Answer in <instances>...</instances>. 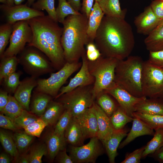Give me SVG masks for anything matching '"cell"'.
<instances>
[{"mask_svg": "<svg viewBox=\"0 0 163 163\" xmlns=\"http://www.w3.org/2000/svg\"><path fill=\"white\" fill-rule=\"evenodd\" d=\"M10 162V159L7 154L4 153H2L0 154V163H9Z\"/></svg>", "mask_w": 163, "mask_h": 163, "instance_id": "56", "label": "cell"}, {"mask_svg": "<svg viewBox=\"0 0 163 163\" xmlns=\"http://www.w3.org/2000/svg\"><path fill=\"white\" fill-rule=\"evenodd\" d=\"M32 37V30L27 21L14 24L9 46L1 58L16 56L23 50L27 43L30 42Z\"/></svg>", "mask_w": 163, "mask_h": 163, "instance_id": "10", "label": "cell"}, {"mask_svg": "<svg viewBox=\"0 0 163 163\" xmlns=\"http://www.w3.org/2000/svg\"><path fill=\"white\" fill-rule=\"evenodd\" d=\"M51 96L42 92L35 91L31 105V112L38 116L44 113L50 102Z\"/></svg>", "mask_w": 163, "mask_h": 163, "instance_id": "28", "label": "cell"}, {"mask_svg": "<svg viewBox=\"0 0 163 163\" xmlns=\"http://www.w3.org/2000/svg\"><path fill=\"white\" fill-rule=\"evenodd\" d=\"M39 119L35 115L24 109L21 114L15 118L14 121L18 128H23Z\"/></svg>", "mask_w": 163, "mask_h": 163, "instance_id": "39", "label": "cell"}, {"mask_svg": "<svg viewBox=\"0 0 163 163\" xmlns=\"http://www.w3.org/2000/svg\"><path fill=\"white\" fill-rule=\"evenodd\" d=\"M14 3L16 5H21L24 0H14Z\"/></svg>", "mask_w": 163, "mask_h": 163, "instance_id": "57", "label": "cell"}, {"mask_svg": "<svg viewBox=\"0 0 163 163\" xmlns=\"http://www.w3.org/2000/svg\"><path fill=\"white\" fill-rule=\"evenodd\" d=\"M153 138L145 145L142 158L151 155L163 146V128L155 130Z\"/></svg>", "mask_w": 163, "mask_h": 163, "instance_id": "29", "label": "cell"}, {"mask_svg": "<svg viewBox=\"0 0 163 163\" xmlns=\"http://www.w3.org/2000/svg\"><path fill=\"white\" fill-rule=\"evenodd\" d=\"M97 137L90 138L85 145L79 146H70V156L74 163H95L97 158L102 155L104 149Z\"/></svg>", "mask_w": 163, "mask_h": 163, "instance_id": "11", "label": "cell"}, {"mask_svg": "<svg viewBox=\"0 0 163 163\" xmlns=\"http://www.w3.org/2000/svg\"><path fill=\"white\" fill-rule=\"evenodd\" d=\"M34 136L24 132H17L13 138L18 150L20 152L26 149L32 141Z\"/></svg>", "mask_w": 163, "mask_h": 163, "instance_id": "40", "label": "cell"}, {"mask_svg": "<svg viewBox=\"0 0 163 163\" xmlns=\"http://www.w3.org/2000/svg\"><path fill=\"white\" fill-rule=\"evenodd\" d=\"M119 60L102 55L94 61L88 60L89 72L95 80L92 92L95 99L114 83L115 69Z\"/></svg>", "mask_w": 163, "mask_h": 163, "instance_id": "5", "label": "cell"}, {"mask_svg": "<svg viewBox=\"0 0 163 163\" xmlns=\"http://www.w3.org/2000/svg\"><path fill=\"white\" fill-rule=\"evenodd\" d=\"M149 53L148 61L163 69V50L150 51Z\"/></svg>", "mask_w": 163, "mask_h": 163, "instance_id": "47", "label": "cell"}, {"mask_svg": "<svg viewBox=\"0 0 163 163\" xmlns=\"http://www.w3.org/2000/svg\"><path fill=\"white\" fill-rule=\"evenodd\" d=\"M32 33L28 46L44 53L54 68L60 69L66 63L61 43L62 28L48 15L36 17L27 21Z\"/></svg>", "mask_w": 163, "mask_h": 163, "instance_id": "2", "label": "cell"}, {"mask_svg": "<svg viewBox=\"0 0 163 163\" xmlns=\"http://www.w3.org/2000/svg\"><path fill=\"white\" fill-rule=\"evenodd\" d=\"M35 0H27L26 4L27 5L30 7L31 5H32L34 3Z\"/></svg>", "mask_w": 163, "mask_h": 163, "instance_id": "58", "label": "cell"}, {"mask_svg": "<svg viewBox=\"0 0 163 163\" xmlns=\"http://www.w3.org/2000/svg\"><path fill=\"white\" fill-rule=\"evenodd\" d=\"M24 108L14 97L9 95L8 102L1 113L14 120L19 115Z\"/></svg>", "mask_w": 163, "mask_h": 163, "instance_id": "35", "label": "cell"}, {"mask_svg": "<svg viewBox=\"0 0 163 163\" xmlns=\"http://www.w3.org/2000/svg\"><path fill=\"white\" fill-rule=\"evenodd\" d=\"M58 5L56 9L58 22L62 24L68 16L79 14L81 13L75 11L66 0H58Z\"/></svg>", "mask_w": 163, "mask_h": 163, "instance_id": "34", "label": "cell"}, {"mask_svg": "<svg viewBox=\"0 0 163 163\" xmlns=\"http://www.w3.org/2000/svg\"><path fill=\"white\" fill-rule=\"evenodd\" d=\"M46 126V123L40 118L25 127L24 129V131L28 134L39 137Z\"/></svg>", "mask_w": 163, "mask_h": 163, "instance_id": "44", "label": "cell"}, {"mask_svg": "<svg viewBox=\"0 0 163 163\" xmlns=\"http://www.w3.org/2000/svg\"><path fill=\"white\" fill-rule=\"evenodd\" d=\"M160 21L149 5L135 18L134 24L138 33L148 35L157 27Z\"/></svg>", "mask_w": 163, "mask_h": 163, "instance_id": "15", "label": "cell"}, {"mask_svg": "<svg viewBox=\"0 0 163 163\" xmlns=\"http://www.w3.org/2000/svg\"><path fill=\"white\" fill-rule=\"evenodd\" d=\"M153 12L161 21L163 19V0H154L150 5Z\"/></svg>", "mask_w": 163, "mask_h": 163, "instance_id": "49", "label": "cell"}, {"mask_svg": "<svg viewBox=\"0 0 163 163\" xmlns=\"http://www.w3.org/2000/svg\"><path fill=\"white\" fill-rule=\"evenodd\" d=\"M133 117H137L153 130L163 128L162 115L149 114L135 111L133 113Z\"/></svg>", "mask_w": 163, "mask_h": 163, "instance_id": "31", "label": "cell"}, {"mask_svg": "<svg viewBox=\"0 0 163 163\" xmlns=\"http://www.w3.org/2000/svg\"><path fill=\"white\" fill-rule=\"evenodd\" d=\"M128 130L123 128L119 130H114L110 136L102 142L105 148L110 163L115 162V158L118 154L117 149L121 140L127 136Z\"/></svg>", "mask_w": 163, "mask_h": 163, "instance_id": "19", "label": "cell"}, {"mask_svg": "<svg viewBox=\"0 0 163 163\" xmlns=\"http://www.w3.org/2000/svg\"><path fill=\"white\" fill-rule=\"evenodd\" d=\"M31 76L22 81L16 89L14 97L24 109L28 111L31 92L37 85V80Z\"/></svg>", "mask_w": 163, "mask_h": 163, "instance_id": "17", "label": "cell"}, {"mask_svg": "<svg viewBox=\"0 0 163 163\" xmlns=\"http://www.w3.org/2000/svg\"><path fill=\"white\" fill-rule=\"evenodd\" d=\"M92 106L96 116L97 123V137L102 142L110 136L114 129L110 117L98 104L94 102Z\"/></svg>", "mask_w": 163, "mask_h": 163, "instance_id": "18", "label": "cell"}, {"mask_svg": "<svg viewBox=\"0 0 163 163\" xmlns=\"http://www.w3.org/2000/svg\"><path fill=\"white\" fill-rule=\"evenodd\" d=\"M72 117L70 112L65 110L56 124L54 132L59 135H64L65 130Z\"/></svg>", "mask_w": 163, "mask_h": 163, "instance_id": "42", "label": "cell"}, {"mask_svg": "<svg viewBox=\"0 0 163 163\" xmlns=\"http://www.w3.org/2000/svg\"><path fill=\"white\" fill-rule=\"evenodd\" d=\"M145 146L137 149L126 156L124 159L121 163H139L142 158Z\"/></svg>", "mask_w": 163, "mask_h": 163, "instance_id": "45", "label": "cell"}, {"mask_svg": "<svg viewBox=\"0 0 163 163\" xmlns=\"http://www.w3.org/2000/svg\"><path fill=\"white\" fill-rule=\"evenodd\" d=\"M81 58L82 65L79 71L74 77L71 79L67 85L61 88L59 93L55 97L56 99L79 87L89 86L94 84V78L91 74L89 70L86 52L82 55Z\"/></svg>", "mask_w": 163, "mask_h": 163, "instance_id": "14", "label": "cell"}, {"mask_svg": "<svg viewBox=\"0 0 163 163\" xmlns=\"http://www.w3.org/2000/svg\"><path fill=\"white\" fill-rule=\"evenodd\" d=\"M0 2L3 3L4 4L8 5V2L7 0H0Z\"/></svg>", "mask_w": 163, "mask_h": 163, "instance_id": "59", "label": "cell"}, {"mask_svg": "<svg viewBox=\"0 0 163 163\" xmlns=\"http://www.w3.org/2000/svg\"><path fill=\"white\" fill-rule=\"evenodd\" d=\"M144 43L149 52L163 50V26L155 29L144 39Z\"/></svg>", "mask_w": 163, "mask_h": 163, "instance_id": "26", "label": "cell"}, {"mask_svg": "<svg viewBox=\"0 0 163 163\" xmlns=\"http://www.w3.org/2000/svg\"><path fill=\"white\" fill-rule=\"evenodd\" d=\"M94 0H83L81 10L88 18L93 6Z\"/></svg>", "mask_w": 163, "mask_h": 163, "instance_id": "51", "label": "cell"}, {"mask_svg": "<svg viewBox=\"0 0 163 163\" xmlns=\"http://www.w3.org/2000/svg\"><path fill=\"white\" fill-rule=\"evenodd\" d=\"M135 111L163 115V99L159 98H146L136 106Z\"/></svg>", "mask_w": 163, "mask_h": 163, "instance_id": "24", "label": "cell"}, {"mask_svg": "<svg viewBox=\"0 0 163 163\" xmlns=\"http://www.w3.org/2000/svg\"><path fill=\"white\" fill-rule=\"evenodd\" d=\"M133 117L128 115L119 106L110 117V120L115 130L123 128L125 126L133 120Z\"/></svg>", "mask_w": 163, "mask_h": 163, "instance_id": "30", "label": "cell"}, {"mask_svg": "<svg viewBox=\"0 0 163 163\" xmlns=\"http://www.w3.org/2000/svg\"><path fill=\"white\" fill-rule=\"evenodd\" d=\"M82 62H66L57 72L52 73L46 79L37 80L35 91L43 92L55 97L69 78L81 67Z\"/></svg>", "mask_w": 163, "mask_h": 163, "instance_id": "8", "label": "cell"}, {"mask_svg": "<svg viewBox=\"0 0 163 163\" xmlns=\"http://www.w3.org/2000/svg\"><path fill=\"white\" fill-rule=\"evenodd\" d=\"M104 91L113 96L119 106L129 116L133 117L136 106L147 98L145 96L135 97L114 82Z\"/></svg>", "mask_w": 163, "mask_h": 163, "instance_id": "12", "label": "cell"}, {"mask_svg": "<svg viewBox=\"0 0 163 163\" xmlns=\"http://www.w3.org/2000/svg\"><path fill=\"white\" fill-rule=\"evenodd\" d=\"M144 62L138 56L119 60L115 69L114 82L135 97L144 96L142 84Z\"/></svg>", "mask_w": 163, "mask_h": 163, "instance_id": "4", "label": "cell"}, {"mask_svg": "<svg viewBox=\"0 0 163 163\" xmlns=\"http://www.w3.org/2000/svg\"><path fill=\"white\" fill-rule=\"evenodd\" d=\"M151 155L154 159L159 162L163 163V146Z\"/></svg>", "mask_w": 163, "mask_h": 163, "instance_id": "53", "label": "cell"}, {"mask_svg": "<svg viewBox=\"0 0 163 163\" xmlns=\"http://www.w3.org/2000/svg\"><path fill=\"white\" fill-rule=\"evenodd\" d=\"M104 15V14L98 2L95 1L88 18L87 44L91 42H94L97 30Z\"/></svg>", "mask_w": 163, "mask_h": 163, "instance_id": "21", "label": "cell"}, {"mask_svg": "<svg viewBox=\"0 0 163 163\" xmlns=\"http://www.w3.org/2000/svg\"><path fill=\"white\" fill-rule=\"evenodd\" d=\"M97 103L110 117L117 109V107L109 94L103 91L96 97Z\"/></svg>", "mask_w": 163, "mask_h": 163, "instance_id": "33", "label": "cell"}, {"mask_svg": "<svg viewBox=\"0 0 163 163\" xmlns=\"http://www.w3.org/2000/svg\"><path fill=\"white\" fill-rule=\"evenodd\" d=\"M38 50L28 46L21 52L18 58L19 63L22 66L24 71L35 78L52 72L54 68L50 61Z\"/></svg>", "mask_w": 163, "mask_h": 163, "instance_id": "7", "label": "cell"}, {"mask_svg": "<svg viewBox=\"0 0 163 163\" xmlns=\"http://www.w3.org/2000/svg\"><path fill=\"white\" fill-rule=\"evenodd\" d=\"M21 74L20 72H15L3 79L1 82L3 81V84L6 91L8 92L14 93L20 83L19 78Z\"/></svg>", "mask_w": 163, "mask_h": 163, "instance_id": "41", "label": "cell"}, {"mask_svg": "<svg viewBox=\"0 0 163 163\" xmlns=\"http://www.w3.org/2000/svg\"><path fill=\"white\" fill-rule=\"evenodd\" d=\"M0 8L5 14L7 23L11 24L45 15L43 12L30 8L26 4L13 6L3 4L0 5Z\"/></svg>", "mask_w": 163, "mask_h": 163, "instance_id": "13", "label": "cell"}, {"mask_svg": "<svg viewBox=\"0 0 163 163\" xmlns=\"http://www.w3.org/2000/svg\"><path fill=\"white\" fill-rule=\"evenodd\" d=\"M56 156H57V159L58 163H74L70 156L67 154L66 148L60 151Z\"/></svg>", "mask_w": 163, "mask_h": 163, "instance_id": "50", "label": "cell"}, {"mask_svg": "<svg viewBox=\"0 0 163 163\" xmlns=\"http://www.w3.org/2000/svg\"><path fill=\"white\" fill-rule=\"evenodd\" d=\"M72 7L76 11L79 12L81 10L80 0H66Z\"/></svg>", "mask_w": 163, "mask_h": 163, "instance_id": "54", "label": "cell"}, {"mask_svg": "<svg viewBox=\"0 0 163 163\" xmlns=\"http://www.w3.org/2000/svg\"><path fill=\"white\" fill-rule=\"evenodd\" d=\"M32 8L39 11L45 10L51 19L58 22L54 0H38L33 4Z\"/></svg>", "mask_w": 163, "mask_h": 163, "instance_id": "37", "label": "cell"}, {"mask_svg": "<svg viewBox=\"0 0 163 163\" xmlns=\"http://www.w3.org/2000/svg\"><path fill=\"white\" fill-rule=\"evenodd\" d=\"M17 162L20 163H30L29 154H25L23 155L18 159Z\"/></svg>", "mask_w": 163, "mask_h": 163, "instance_id": "55", "label": "cell"}, {"mask_svg": "<svg viewBox=\"0 0 163 163\" xmlns=\"http://www.w3.org/2000/svg\"><path fill=\"white\" fill-rule=\"evenodd\" d=\"M66 141L64 135H59L53 131L49 133L46 139L47 153L53 161L59 152L65 148Z\"/></svg>", "mask_w": 163, "mask_h": 163, "instance_id": "23", "label": "cell"}, {"mask_svg": "<svg viewBox=\"0 0 163 163\" xmlns=\"http://www.w3.org/2000/svg\"><path fill=\"white\" fill-rule=\"evenodd\" d=\"M142 84L143 96L163 99V69L144 61Z\"/></svg>", "mask_w": 163, "mask_h": 163, "instance_id": "9", "label": "cell"}, {"mask_svg": "<svg viewBox=\"0 0 163 163\" xmlns=\"http://www.w3.org/2000/svg\"><path fill=\"white\" fill-rule=\"evenodd\" d=\"M98 2L105 15L125 19L126 11L121 9L119 0H101Z\"/></svg>", "mask_w": 163, "mask_h": 163, "instance_id": "27", "label": "cell"}, {"mask_svg": "<svg viewBox=\"0 0 163 163\" xmlns=\"http://www.w3.org/2000/svg\"><path fill=\"white\" fill-rule=\"evenodd\" d=\"M65 110L62 104L59 101H51L40 118L47 126L56 124Z\"/></svg>", "mask_w": 163, "mask_h": 163, "instance_id": "25", "label": "cell"}, {"mask_svg": "<svg viewBox=\"0 0 163 163\" xmlns=\"http://www.w3.org/2000/svg\"><path fill=\"white\" fill-rule=\"evenodd\" d=\"M132 126L125 139L119 146V149H122L133 141L137 137L144 135H154L153 129L147 126L140 119L133 117Z\"/></svg>", "mask_w": 163, "mask_h": 163, "instance_id": "20", "label": "cell"}, {"mask_svg": "<svg viewBox=\"0 0 163 163\" xmlns=\"http://www.w3.org/2000/svg\"><path fill=\"white\" fill-rule=\"evenodd\" d=\"M0 141L5 151L11 156L16 158L18 152L15 142L11 136L8 133L2 130L0 132Z\"/></svg>", "mask_w": 163, "mask_h": 163, "instance_id": "36", "label": "cell"}, {"mask_svg": "<svg viewBox=\"0 0 163 163\" xmlns=\"http://www.w3.org/2000/svg\"><path fill=\"white\" fill-rule=\"evenodd\" d=\"M0 126L12 130H15L18 129L14 123L13 119L2 113L0 114Z\"/></svg>", "mask_w": 163, "mask_h": 163, "instance_id": "48", "label": "cell"}, {"mask_svg": "<svg viewBox=\"0 0 163 163\" xmlns=\"http://www.w3.org/2000/svg\"><path fill=\"white\" fill-rule=\"evenodd\" d=\"M93 86L77 87L58 97V101L62 104L65 110L70 112L73 117H75L92 106L95 99Z\"/></svg>", "mask_w": 163, "mask_h": 163, "instance_id": "6", "label": "cell"}, {"mask_svg": "<svg viewBox=\"0 0 163 163\" xmlns=\"http://www.w3.org/2000/svg\"><path fill=\"white\" fill-rule=\"evenodd\" d=\"M74 117L79 124L85 139L97 137V123L92 106Z\"/></svg>", "mask_w": 163, "mask_h": 163, "instance_id": "16", "label": "cell"}, {"mask_svg": "<svg viewBox=\"0 0 163 163\" xmlns=\"http://www.w3.org/2000/svg\"><path fill=\"white\" fill-rule=\"evenodd\" d=\"M13 30V24L8 23L0 26V56L1 58L5 52Z\"/></svg>", "mask_w": 163, "mask_h": 163, "instance_id": "38", "label": "cell"}, {"mask_svg": "<svg viewBox=\"0 0 163 163\" xmlns=\"http://www.w3.org/2000/svg\"><path fill=\"white\" fill-rule=\"evenodd\" d=\"M86 46V56L88 60L95 61L102 56L94 42L88 43Z\"/></svg>", "mask_w": 163, "mask_h": 163, "instance_id": "46", "label": "cell"}, {"mask_svg": "<svg viewBox=\"0 0 163 163\" xmlns=\"http://www.w3.org/2000/svg\"><path fill=\"white\" fill-rule=\"evenodd\" d=\"M8 92L1 89L0 91V111H1L8 103L9 98Z\"/></svg>", "mask_w": 163, "mask_h": 163, "instance_id": "52", "label": "cell"}, {"mask_svg": "<svg viewBox=\"0 0 163 163\" xmlns=\"http://www.w3.org/2000/svg\"><path fill=\"white\" fill-rule=\"evenodd\" d=\"M94 43L102 56L121 60L129 56L135 40L132 27L125 19L105 15Z\"/></svg>", "mask_w": 163, "mask_h": 163, "instance_id": "1", "label": "cell"}, {"mask_svg": "<svg viewBox=\"0 0 163 163\" xmlns=\"http://www.w3.org/2000/svg\"><path fill=\"white\" fill-rule=\"evenodd\" d=\"M47 153L46 145L44 144L38 145L30 151L29 155L30 163H41L43 156Z\"/></svg>", "mask_w": 163, "mask_h": 163, "instance_id": "43", "label": "cell"}, {"mask_svg": "<svg viewBox=\"0 0 163 163\" xmlns=\"http://www.w3.org/2000/svg\"><path fill=\"white\" fill-rule=\"evenodd\" d=\"M88 18L85 14L71 15L62 24L61 43L66 62H78L86 52Z\"/></svg>", "mask_w": 163, "mask_h": 163, "instance_id": "3", "label": "cell"}, {"mask_svg": "<svg viewBox=\"0 0 163 163\" xmlns=\"http://www.w3.org/2000/svg\"><path fill=\"white\" fill-rule=\"evenodd\" d=\"M101 0H95V1L97 2H98L99 1H100Z\"/></svg>", "mask_w": 163, "mask_h": 163, "instance_id": "61", "label": "cell"}, {"mask_svg": "<svg viewBox=\"0 0 163 163\" xmlns=\"http://www.w3.org/2000/svg\"><path fill=\"white\" fill-rule=\"evenodd\" d=\"M64 136L66 142L75 146L83 145L85 139L79 124L74 117L65 130Z\"/></svg>", "mask_w": 163, "mask_h": 163, "instance_id": "22", "label": "cell"}, {"mask_svg": "<svg viewBox=\"0 0 163 163\" xmlns=\"http://www.w3.org/2000/svg\"><path fill=\"white\" fill-rule=\"evenodd\" d=\"M0 65V81L8 75L16 72L19 63L18 58L16 56L2 57Z\"/></svg>", "mask_w": 163, "mask_h": 163, "instance_id": "32", "label": "cell"}, {"mask_svg": "<svg viewBox=\"0 0 163 163\" xmlns=\"http://www.w3.org/2000/svg\"><path fill=\"white\" fill-rule=\"evenodd\" d=\"M163 26V19L161 20L157 27H159Z\"/></svg>", "mask_w": 163, "mask_h": 163, "instance_id": "60", "label": "cell"}]
</instances>
